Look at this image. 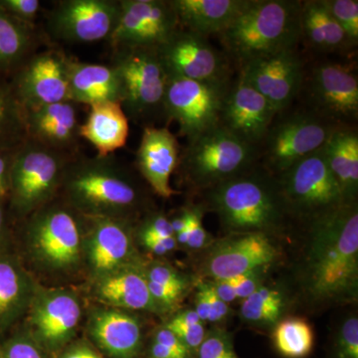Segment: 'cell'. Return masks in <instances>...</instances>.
Listing matches in <instances>:
<instances>
[{"instance_id": "45", "label": "cell", "mask_w": 358, "mask_h": 358, "mask_svg": "<svg viewBox=\"0 0 358 358\" xmlns=\"http://www.w3.org/2000/svg\"><path fill=\"white\" fill-rule=\"evenodd\" d=\"M202 219H203V208L201 206H194V213H193L189 227V238L186 245V247L189 249L208 248L213 243L210 234L204 228Z\"/></svg>"}, {"instance_id": "14", "label": "cell", "mask_w": 358, "mask_h": 358, "mask_svg": "<svg viewBox=\"0 0 358 358\" xmlns=\"http://www.w3.org/2000/svg\"><path fill=\"white\" fill-rule=\"evenodd\" d=\"M71 58L62 49L35 52L9 79L25 110L71 102L68 69Z\"/></svg>"}, {"instance_id": "1", "label": "cell", "mask_w": 358, "mask_h": 358, "mask_svg": "<svg viewBox=\"0 0 358 358\" xmlns=\"http://www.w3.org/2000/svg\"><path fill=\"white\" fill-rule=\"evenodd\" d=\"M299 286L313 306L353 303L358 296L357 202L308 222Z\"/></svg>"}, {"instance_id": "32", "label": "cell", "mask_w": 358, "mask_h": 358, "mask_svg": "<svg viewBox=\"0 0 358 358\" xmlns=\"http://www.w3.org/2000/svg\"><path fill=\"white\" fill-rule=\"evenodd\" d=\"M36 26L26 24L0 8V76L10 79L36 52Z\"/></svg>"}, {"instance_id": "37", "label": "cell", "mask_w": 358, "mask_h": 358, "mask_svg": "<svg viewBox=\"0 0 358 358\" xmlns=\"http://www.w3.org/2000/svg\"><path fill=\"white\" fill-rule=\"evenodd\" d=\"M195 355L197 358H239L235 352L232 336L219 327L207 331Z\"/></svg>"}, {"instance_id": "46", "label": "cell", "mask_w": 358, "mask_h": 358, "mask_svg": "<svg viewBox=\"0 0 358 358\" xmlns=\"http://www.w3.org/2000/svg\"><path fill=\"white\" fill-rule=\"evenodd\" d=\"M173 331L183 345L192 353L193 357L196 355L197 350L205 338L207 331L205 329L204 322L192 324V326L169 327Z\"/></svg>"}, {"instance_id": "4", "label": "cell", "mask_w": 358, "mask_h": 358, "mask_svg": "<svg viewBox=\"0 0 358 358\" xmlns=\"http://www.w3.org/2000/svg\"><path fill=\"white\" fill-rule=\"evenodd\" d=\"M301 6L298 0H249L218 35L221 44L240 67L296 49L301 42Z\"/></svg>"}, {"instance_id": "28", "label": "cell", "mask_w": 358, "mask_h": 358, "mask_svg": "<svg viewBox=\"0 0 358 358\" xmlns=\"http://www.w3.org/2000/svg\"><path fill=\"white\" fill-rule=\"evenodd\" d=\"M249 0H171L182 29L201 36L219 35L241 13Z\"/></svg>"}, {"instance_id": "9", "label": "cell", "mask_w": 358, "mask_h": 358, "mask_svg": "<svg viewBox=\"0 0 358 358\" xmlns=\"http://www.w3.org/2000/svg\"><path fill=\"white\" fill-rule=\"evenodd\" d=\"M310 109L296 110L273 122L258 147V162L278 176L317 152L338 128Z\"/></svg>"}, {"instance_id": "30", "label": "cell", "mask_w": 358, "mask_h": 358, "mask_svg": "<svg viewBox=\"0 0 358 358\" xmlns=\"http://www.w3.org/2000/svg\"><path fill=\"white\" fill-rule=\"evenodd\" d=\"M320 150L346 203L357 202V129L355 127H338Z\"/></svg>"}, {"instance_id": "35", "label": "cell", "mask_w": 358, "mask_h": 358, "mask_svg": "<svg viewBox=\"0 0 358 358\" xmlns=\"http://www.w3.org/2000/svg\"><path fill=\"white\" fill-rule=\"evenodd\" d=\"M196 284L194 310L200 320L204 324H217L227 319L231 313L229 305L218 298L209 280L200 279Z\"/></svg>"}, {"instance_id": "21", "label": "cell", "mask_w": 358, "mask_h": 358, "mask_svg": "<svg viewBox=\"0 0 358 358\" xmlns=\"http://www.w3.org/2000/svg\"><path fill=\"white\" fill-rule=\"evenodd\" d=\"M277 113L239 72L224 98L219 124L240 140L258 148Z\"/></svg>"}, {"instance_id": "15", "label": "cell", "mask_w": 358, "mask_h": 358, "mask_svg": "<svg viewBox=\"0 0 358 358\" xmlns=\"http://www.w3.org/2000/svg\"><path fill=\"white\" fill-rule=\"evenodd\" d=\"M157 50L169 77L230 84L228 59L206 37L180 28Z\"/></svg>"}, {"instance_id": "31", "label": "cell", "mask_w": 358, "mask_h": 358, "mask_svg": "<svg viewBox=\"0 0 358 358\" xmlns=\"http://www.w3.org/2000/svg\"><path fill=\"white\" fill-rule=\"evenodd\" d=\"M320 53L348 51L355 47L333 17L324 0L301 1V41Z\"/></svg>"}, {"instance_id": "24", "label": "cell", "mask_w": 358, "mask_h": 358, "mask_svg": "<svg viewBox=\"0 0 358 358\" xmlns=\"http://www.w3.org/2000/svg\"><path fill=\"white\" fill-rule=\"evenodd\" d=\"M25 112L27 138L64 154H76L81 138L76 103H51Z\"/></svg>"}, {"instance_id": "41", "label": "cell", "mask_w": 358, "mask_h": 358, "mask_svg": "<svg viewBox=\"0 0 358 358\" xmlns=\"http://www.w3.org/2000/svg\"><path fill=\"white\" fill-rule=\"evenodd\" d=\"M284 308L277 306L259 305L243 300L240 306V315L245 322L250 324L271 326L281 320Z\"/></svg>"}, {"instance_id": "22", "label": "cell", "mask_w": 358, "mask_h": 358, "mask_svg": "<svg viewBox=\"0 0 358 358\" xmlns=\"http://www.w3.org/2000/svg\"><path fill=\"white\" fill-rule=\"evenodd\" d=\"M180 145L176 134L167 128L145 126L136 154V166L148 185L162 199L176 193L171 176L180 162Z\"/></svg>"}, {"instance_id": "29", "label": "cell", "mask_w": 358, "mask_h": 358, "mask_svg": "<svg viewBox=\"0 0 358 358\" xmlns=\"http://www.w3.org/2000/svg\"><path fill=\"white\" fill-rule=\"evenodd\" d=\"M129 134V120L120 103L90 107L88 117L80 126V138L89 141L100 157L126 147Z\"/></svg>"}, {"instance_id": "47", "label": "cell", "mask_w": 358, "mask_h": 358, "mask_svg": "<svg viewBox=\"0 0 358 358\" xmlns=\"http://www.w3.org/2000/svg\"><path fill=\"white\" fill-rule=\"evenodd\" d=\"M17 148H0V203L8 204L11 166Z\"/></svg>"}, {"instance_id": "40", "label": "cell", "mask_w": 358, "mask_h": 358, "mask_svg": "<svg viewBox=\"0 0 358 358\" xmlns=\"http://www.w3.org/2000/svg\"><path fill=\"white\" fill-rule=\"evenodd\" d=\"M334 358H358V319L348 317L341 322L336 341Z\"/></svg>"}, {"instance_id": "19", "label": "cell", "mask_w": 358, "mask_h": 358, "mask_svg": "<svg viewBox=\"0 0 358 358\" xmlns=\"http://www.w3.org/2000/svg\"><path fill=\"white\" fill-rule=\"evenodd\" d=\"M279 256L271 235L242 233L213 242L201 266L206 280H223L246 274L257 268H268Z\"/></svg>"}, {"instance_id": "8", "label": "cell", "mask_w": 358, "mask_h": 358, "mask_svg": "<svg viewBox=\"0 0 358 358\" xmlns=\"http://www.w3.org/2000/svg\"><path fill=\"white\" fill-rule=\"evenodd\" d=\"M69 205H45L28 216L25 243L35 262L52 272L76 268L83 255L84 234Z\"/></svg>"}, {"instance_id": "3", "label": "cell", "mask_w": 358, "mask_h": 358, "mask_svg": "<svg viewBox=\"0 0 358 358\" xmlns=\"http://www.w3.org/2000/svg\"><path fill=\"white\" fill-rule=\"evenodd\" d=\"M68 205L86 217L128 219L143 206L141 188L112 157L73 159L62 186Z\"/></svg>"}, {"instance_id": "13", "label": "cell", "mask_w": 358, "mask_h": 358, "mask_svg": "<svg viewBox=\"0 0 358 358\" xmlns=\"http://www.w3.org/2000/svg\"><path fill=\"white\" fill-rule=\"evenodd\" d=\"M120 13V0H61L47 15L46 33L66 44L109 41Z\"/></svg>"}, {"instance_id": "53", "label": "cell", "mask_w": 358, "mask_h": 358, "mask_svg": "<svg viewBox=\"0 0 358 358\" xmlns=\"http://www.w3.org/2000/svg\"><path fill=\"white\" fill-rule=\"evenodd\" d=\"M202 322L194 310H185L176 313V315L169 320L164 326L169 327H185L192 326V324H200Z\"/></svg>"}, {"instance_id": "25", "label": "cell", "mask_w": 358, "mask_h": 358, "mask_svg": "<svg viewBox=\"0 0 358 358\" xmlns=\"http://www.w3.org/2000/svg\"><path fill=\"white\" fill-rule=\"evenodd\" d=\"M145 264L127 266L93 281L92 293L106 307L160 313L143 271Z\"/></svg>"}, {"instance_id": "43", "label": "cell", "mask_w": 358, "mask_h": 358, "mask_svg": "<svg viewBox=\"0 0 358 358\" xmlns=\"http://www.w3.org/2000/svg\"><path fill=\"white\" fill-rule=\"evenodd\" d=\"M267 268H257L246 274L230 278L228 280L235 289L238 300H245L254 293L259 287L262 286Z\"/></svg>"}, {"instance_id": "17", "label": "cell", "mask_w": 358, "mask_h": 358, "mask_svg": "<svg viewBox=\"0 0 358 358\" xmlns=\"http://www.w3.org/2000/svg\"><path fill=\"white\" fill-rule=\"evenodd\" d=\"M121 13L110 48L157 49L180 29L171 0H120Z\"/></svg>"}, {"instance_id": "16", "label": "cell", "mask_w": 358, "mask_h": 358, "mask_svg": "<svg viewBox=\"0 0 358 358\" xmlns=\"http://www.w3.org/2000/svg\"><path fill=\"white\" fill-rule=\"evenodd\" d=\"M308 102L315 114L339 127H355L358 117V78L352 66L322 62L308 79Z\"/></svg>"}, {"instance_id": "11", "label": "cell", "mask_w": 358, "mask_h": 358, "mask_svg": "<svg viewBox=\"0 0 358 358\" xmlns=\"http://www.w3.org/2000/svg\"><path fill=\"white\" fill-rule=\"evenodd\" d=\"M26 313L25 331L47 355L54 357L76 336L82 307L71 289L37 286Z\"/></svg>"}, {"instance_id": "27", "label": "cell", "mask_w": 358, "mask_h": 358, "mask_svg": "<svg viewBox=\"0 0 358 358\" xmlns=\"http://www.w3.org/2000/svg\"><path fill=\"white\" fill-rule=\"evenodd\" d=\"M36 287L13 254L0 258V341L26 315Z\"/></svg>"}, {"instance_id": "50", "label": "cell", "mask_w": 358, "mask_h": 358, "mask_svg": "<svg viewBox=\"0 0 358 358\" xmlns=\"http://www.w3.org/2000/svg\"><path fill=\"white\" fill-rule=\"evenodd\" d=\"M10 216L7 204L0 203V258L11 254Z\"/></svg>"}, {"instance_id": "10", "label": "cell", "mask_w": 358, "mask_h": 358, "mask_svg": "<svg viewBox=\"0 0 358 358\" xmlns=\"http://www.w3.org/2000/svg\"><path fill=\"white\" fill-rule=\"evenodd\" d=\"M289 217L306 223L346 204L322 150L275 176Z\"/></svg>"}, {"instance_id": "12", "label": "cell", "mask_w": 358, "mask_h": 358, "mask_svg": "<svg viewBox=\"0 0 358 358\" xmlns=\"http://www.w3.org/2000/svg\"><path fill=\"white\" fill-rule=\"evenodd\" d=\"M230 84H213L169 77L164 115L176 122L179 134L192 140L219 124L221 110Z\"/></svg>"}, {"instance_id": "18", "label": "cell", "mask_w": 358, "mask_h": 358, "mask_svg": "<svg viewBox=\"0 0 358 358\" xmlns=\"http://www.w3.org/2000/svg\"><path fill=\"white\" fill-rule=\"evenodd\" d=\"M83 254L93 281L127 266L145 264L134 245L128 219L86 217Z\"/></svg>"}, {"instance_id": "42", "label": "cell", "mask_w": 358, "mask_h": 358, "mask_svg": "<svg viewBox=\"0 0 358 358\" xmlns=\"http://www.w3.org/2000/svg\"><path fill=\"white\" fill-rule=\"evenodd\" d=\"M0 8L16 20L35 26L41 2L39 0H0Z\"/></svg>"}, {"instance_id": "51", "label": "cell", "mask_w": 358, "mask_h": 358, "mask_svg": "<svg viewBox=\"0 0 358 358\" xmlns=\"http://www.w3.org/2000/svg\"><path fill=\"white\" fill-rule=\"evenodd\" d=\"M141 243L155 255L164 256L178 247L176 237L140 238Z\"/></svg>"}, {"instance_id": "7", "label": "cell", "mask_w": 358, "mask_h": 358, "mask_svg": "<svg viewBox=\"0 0 358 358\" xmlns=\"http://www.w3.org/2000/svg\"><path fill=\"white\" fill-rule=\"evenodd\" d=\"M110 65L121 80L122 107L134 122L152 121L164 115L169 74L155 48L112 49Z\"/></svg>"}, {"instance_id": "54", "label": "cell", "mask_w": 358, "mask_h": 358, "mask_svg": "<svg viewBox=\"0 0 358 358\" xmlns=\"http://www.w3.org/2000/svg\"><path fill=\"white\" fill-rule=\"evenodd\" d=\"M148 358H192L174 352L166 346L160 345L159 343L152 341L148 352Z\"/></svg>"}, {"instance_id": "49", "label": "cell", "mask_w": 358, "mask_h": 358, "mask_svg": "<svg viewBox=\"0 0 358 358\" xmlns=\"http://www.w3.org/2000/svg\"><path fill=\"white\" fill-rule=\"evenodd\" d=\"M54 358H103L95 348L84 341H72Z\"/></svg>"}, {"instance_id": "26", "label": "cell", "mask_w": 358, "mask_h": 358, "mask_svg": "<svg viewBox=\"0 0 358 358\" xmlns=\"http://www.w3.org/2000/svg\"><path fill=\"white\" fill-rule=\"evenodd\" d=\"M71 102L89 107L106 103L122 105L121 80L112 65L93 64L71 58L69 69Z\"/></svg>"}, {"instance_id": "5", "label": "cell", "mask_w": 358, "mask_h": 358, "mask_svg": "<svg viewBox=\"0 0 358 358\" xmlns=\"http://www.w3.org/2000/svg\"><path fill=\"white\" fill-rule=\"evenodd\" d=\"M257 164L258 148L217 124L188 140L181 150L178 169L192 188L206 192Z\"/></svg>"}, {"instance_id": "20", "label": "cell", "mask_w": 358, "mask_h": 358, "mask_svg": "<svg viewBox=\"0 0 358 358\" xmlns=\"http://www.w3.org/2000/svg\"><path fill=\"white\" fill-rule=\"evenodd\" d=\"M240 72L277 115L289 109L305 83V67L296 49L256 59L241 66Z\"/></svg>"}, {"instance_id": "6", "label": "cell", "mask_w": 358, "mask_h": 358, "mask_svg": "<svg viewBox=\"0 0 358 358\" xmlns=\"http://www.w3.org/2000/svg\"><path fill=\"white\" fill-rule=\"evenodd\" d=\"M76 155L64 154L26 138L14 154L8 210L28 217L49 204L62 186L68 164Z\"/></svg>"}, {"instance_id": "2", "label": "cell", "mask_w": 358, "mask_h": 358, "mask_svg": "<svg viewBox=\"0 0 358 358\" xmlns=\"http://www.w3.org/2000/svg\"><path fill=\"white\" fill-rule=\"evenodd\" d=\"M204 192L207 206L228 234L272 236L291 218L277 178L259 164Z\"/></svg>"}, {"instance_id": "36", "label": "cell", "mask_w": 358, "mask_h": 358, "mask_svg": "<svg viewBox=\"0 0 358 358\" xmlns=\"http://www.w3.org/2000/svg\"><path fill=\"white\" fill-rule=\"evenodd\" d=\"M48 355L25 329L0 341V358H47Z\"/></svg>"}, {"instance_id": "52", "label": "cell", "mask_w": 358, "mask_h": 358, "mask_svg": "<svg viewBox=\"0 0 358 358\" xmlns=\"http://www.w3.org/2000/svg\"><path fill=\"white\" fill-rule=\"evenodd\" d=\"M209 282L213 291L224 303L230 305L233 301L238 300L235 289L228 280H209Z\"/></svg>"}, {"instance_id": "38", "label": "cell", "mask_w": 358, "mask_h": 358, "mask_svg": "<svg viewBox=\"0 0 358 358\" xmlns=\"http://www.w3.org/2000/svg\"><path fill=\"white\" fill-rule=\"evenodd\" d=\"M329 13L341 29L348 35L352 43L358 42V1L357 0H324Z\"/></svg>"}, {"instance_id": "23", "label": "cell", "mask_w": 358, "mask_h": 358, "mask_svg": "<svg viewBox=\"0 0 358 358\" xmlns=\"http://www.w3.org/2000/svg\"><path fill=\"white\" fill-rule=\"evenodd\" d=\"M90 338L110 358H138L143 352V329L128 310L99 308L87 322Z\"/></svg>"}, {"instance_id": "34", "label": "cell", "mask_w": 358, "mask_h": 358, "mask_svg": "<svg viewBox=\"0 0 358 358\" xmlns=\"http://www.w3.org/2000/svg\"><path fill=\"white\" fill-rule=\"evenodd\" d=\"M275 350L286 358H306L312 352L315 334L307 320L301 317L280 320L273 331Z\"/></svg>"}, {"instance_id": "44", "label": "cell", "mask_w": 358, "mask_h": 358, "mask_svg": "<svg viewBox=\"0 0 358 358\" xmlns=\"http://www.w3.org/2000/svg\"><path fill=\"white\" fill-rule=\"evenodd\" d=\"M140 238L174 237L171 220L162 212L152 214L143 221L138 230Z\"/></svg>"}, {"instance_id": "39", "label": "cell", "mask_w": 358, "mask_h": 358, "mask_svg": "<svg viewBox=\"0 0 358 358\" xmlns=\"http://www.w3.org/2000/svg\"><path fill=\"white\" fill-rule=\"evenodd\" d=\"M148 282L186 293L189 287L187 277L167 264L152 262L143 267Z\"/></svg>"}, {"instance_id": "48", "label": "cell", "mask_w": 358, "mask_h": 358, "mask_svg": "<svg viewBox=\"0 0 358 358\" xmlns=\"http://www.w3.org/2000/svg\"><path fill=\"white\" fill-rule=\"evenodd\" d=\"M152 341L171 348L174 352L185 355V357H193L192 353L183 345L178 336L166 326L160 327L155 331Z\"/></svg>"}, {"instance_id": "33", "label": "cell", "mask_w": 358, "mask_h": 358, "mask_svg": "<svg viewBox=\"0 0 358 358\" xmlns=\"http://www.w3.org/2000/svg\"><path fill=\"white\" fill-rule=\"evenodd\" d=\"M26 138L25 109L9 79L0 76V148H17Z\"/></svg>"}]
</instances>
